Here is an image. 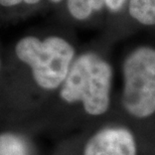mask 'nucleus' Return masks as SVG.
Masks as SVG:
<instances>
[{
    "label": "nucleus",
    "instance_id": "1",
    "mask_svg": "<svg viewBox=\"0 0 155 155\" xmlns=\"http://www.w3.org/2000/svg\"><path fill=\"white\" fill-rule=\"evenodd\" d=\"M112 79V67L104 58L84 52L74 61L60 88V98L67 104H80L90 116H102L111 106Z\"/></svg>",
    "mask_w": 155,
    "mask_h": 155
},
{
    "label": "nucleus",
    "instance_id": "2",
    "mask_svg": "<svg viewBox=\"0 0 155 155\" xmlns=\"http://www.w3.org/2000/svg\"><path fill=\"white\" fill-rule=\"evenodd\" d=\"M14 52L21 63L29 67L36 86L45 91L61 88L76 58L75 48L57 35L43 39L24 36L16 42Z\"/></svg>",
    "mask_w": 155,
    "mask_h": 155
},
{
    "label": "nucleus",
    "instance_id": "3",
    "mask_svg": "<svg viewBox=\"0 0 155 155\" xmlns=\"http://www.w3.org/2000/svg\"><path fill=\"white\" fill-rule=\"evenodd\" d=\"M121 105L137 120L155 114V48L141 45L125 58L122 66Z\"/></svg>",
    "mask_w": 155,
    "mask_h": 155
},
{
    "label": "nucleus",
    "instance_id": "4",
    "mask_svg": "<svg viewBox=\"0 0 155 155\" xmlns=\"http://www.w3.org/2000/svg\"><path fill=\"white\" fill-rule=\"evenodd\" d=\"M134 134L122 126L105 127L95 132L85 143L83 155H137Z\"/></svg>",
    "mask_w": 155,
    "mask_h": 155
},
{
    "label": "nucleus",
    "instance_id": "5",
    "mask_svg": "<svg viewBox=\"0 0 155 155\" xmlns=\"http://www.w3.org/2000/svg\"><path fill=\"white\" fill-rule=\"evenodd\" d=\"M129 14L143 25H155V0H129Z\"/></svg>",
    "mask_w": 155,
    "mask_h": 155
},
{
    "label": "nucleus",
    "instance_id": "6",
    "mask_svg": "<svg viewBox=\"0 0 155 155\" xmlns=\"http://www.w3.org/2000/svg\"><path fill=\"white\" fill-rule=\"evenodd\" d=\"M105 0H67L70 14L77 20H86L96 11L103 9Z\"/></svg>",
    "mask_w": 155,
    "mask_h": 155
},
{
    "label": "nucleus",
    "instance_id": "7",
    "mask_svg": "<svg viewBox=\"0 0 155 155\" xmlns=\"http://www.w3.org/2000/svg\"><path fill=\"white\" fill-rule=\"evenodd\" d=\"M0 155H29L28 144L19 134L3 132L0 136Z\"/></svg>",
    "mask_w": 155,
    "mask_h": 155
},
{
    "label": "nucleus",
    "instance_id": "8",
    "mask_svg": "<svg viewBox=\"0 0 155 155\" xmlns=\"http://www.w3.org/2000/svg\"><path fill=\"white\" fill-rule=\"evenodd\" d=\"M39 1L40 0H0V4L3 7H13V6H16L22 2L29 5H33L38 3Z\"/></svg>",
    "mask_w": 155,
    "mask_h": 155
},
{
    "label": "nucleus",
    "instance_id": "9",
    "mask_svg": "<svg viewBox=\"0 0 155 155\" xmlns=\"http://www.w3.org/2000/svg\"><path fill=\"white\" fill-rule=\"evenodd\" d=\"M127 0H105L106 7L112 12H118L123 8Z\"/></svg>",
    "mask_w": 155,
    "mask_h": 155
},
{
    "label": "nucleus",
    "instance_id": "10",
    "mask_svg": "<svg viewBox=\"0 0 155 155\" xmlns=\"http://www.w3.org/2000/svg\"><path fill=\"white\" fill-rule=\"evenodd\" d=\"M49 1H51L52 3H58V2L63 1V0H49Z\"/></svg>",
    "mask_w": 155,
    "mask_h": 155
}]
</instances>
